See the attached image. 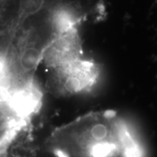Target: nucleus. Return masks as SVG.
<instances>
[{"mask_svg": "<svg viewBox=\"0 0 157 157\" xmlns=\"http://www.w3.org/2000/svg\"><path fill=\"white\" fill-rule=\"evenodd\" d=\"M58 93L73 95L87 91L97 81L99 68L95 62L80 58L55 68Z\"/></svg>", "mask_w": 157, "mask_h": 157, "instance_id": "nucleus-2", "label": "nucleus"}, {"mask_svg": "<svg viewBox=\"0 0 157 157\" xmlns=\"http://www.w3.org/2000/svg\"><path fill=\"white\" fill-rule=\"evenodd\" d=\"M44 49L41 50L34 47H29L22 50L19 56V65L23 71L30 72L36 68L44 58Z\"/></svg>", "mask_w": 157, "mask_h": 157, "instance_id": "nucleus-4", "label": "nucleus"}, {"mask_svg": "<svg viewBox=\"0 0 157 157\" xmlns=\"http://www.w3.org/2000/svg\"><path fill=\"white\" fill-rule=\"evenodd\" d=\"M105 157H143L141 151L122 150L114 152Z\"/></svg>", "mask_w": 157, "mask_h": 157, "instance_id": "nucleus-7", "label": "nucleus"}, {"mask_svg": "<svg viewBox=\"0 0 157 157\" xmlns=\"http://www.w3.org/2000/svg\"><path fill=\"white\" fill-rule=\"evenodd\" d=\"M44 49V58L50 66L57 68L82 58V48L75 25L61 33Z\"/></svg>", "mask_w": 157, "mask_h": 157, "instance_id": "nucleus-3", "label": "nucleus"}, {"mask_svg": "<svg viewBox=\"0 0 157 157\" xmlns=\"http://www.w3.org/2000/svg\"><path fill=\"white\" fill-rule=\"evenodd\" d=\"M10 77L8 59L5 54L0 52V82Z\"/></svg>", "mask_w": 157, "mask_h": 157, "instance_id": "nucleus-6", "label": "nucleus"}, {"mask_svg": "<svg viewBox=\"0 0 157 157\" xmlns=\"http://www.w3.org/2000/svg\"><path fill=\"white\" fill-rule=\"evenodd\" d=\"M47 146L56 157H95L140 148L126 123L112 110L87 113L58 127Z\"/></svg>", "mask_w": 157, "mask_h": 157, "instance_id": "nucleus-1", "label": "nucleus"}, {"mask_svg": "<svg viewBox=\"0 0 157 157\" xmlns=\"http://www.w3.org/2000/svg\"><path fill=\"white\" fill-rule=\"evenodd\" d=\"M44 0H23L21 2V15L22 17L34 14L41 9Z\"/></svg>", "mask_w": 157, "mask_h": 157, "instance_id": "nucleus-5", "label": "nucleus"}]
</instances>
